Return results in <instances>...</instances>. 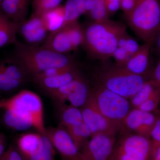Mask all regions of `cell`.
Here are the masks:
<instances>
[{
	"instance_id": "6da1fadb",
	"label": "cell",
	"mask_w": 160,
	"mask_h": 160,
	"mask_svg": "<svg viewBox=\"0 0 160 160\" xmlns=\"http://www.w3.org/2000/svg\"><path fill=\"white\" fill-rule=\"evenodd\" d=\"M84 30L82 46L88 56L104 62L112 57L119 39L127 31L126 25L109 19L102 22H92Z\"/></svg>"
},
{
	"instance_id": "7a4b0ae2",
	"label": "cell",
	"mask_w": 160,
	"mask_h": 160,
	"mask_svg": "<svg viewBox=\"0 0 160 160\" xmlns=\"http://www.w3.org/2000/svg\"><path fill=\"white\" fill-rule=\"evenodd\" d=\"M13 55L19 62L31 81L46 69L53 67L78 66L77 61L67 54H61L42 46H29L17 40Z\"/></svg>"
},
{
	"instance_id": "3957f363",
	"label": "cell",
	"mask_w": 160,
	"mask_h": 160,
	"mask_svg": "<svg viewBox=\"0 0 160 160\" xmlns=\"http://www.w3.org/2000/svg\"><path fill=\"white\" fill-rule=\"evenodd\" d=\"M148 77L135 74L124 66L104 65L95 74L96 82L106 89L129 99L149 81Z\"/></svg>"
},
{
	"instance_id": "277c9868",
	"label": "cell",
	"mask_w": 160,
	"mask_h": 160,
	"mask_svg": "<svg viewBox=\"0 0 160 160\" xmlns=\"http://www.w3.org/2000/svg\"><path fill=\"white\" fill-rule=\"evenodd\" d=\"M127 16V22L137 35L145 42L153 43L160 32L159 0H137Z\"/></svg>"
},
{
	"instance_id": "5b68a950",
	"label": "cell",
	"mask_w": 160,
	"mask_h": 160,
	"mask_svg": "<svg viewBox=\"0 0 160 160\" xmlns=\"http://www.w3.org/2000/svg\"><path fill=\"white\" fill-rule=\"evenodd\" d=\"M0 109H12L28 118L39 133L46 135L44 109L41 98L29 90H22L12 97L0 100Z\"/></svg>"
},
{
	"instance_id": "8992f818",
	"label": "cell",
	"mask_w": 160,
	"mask_h": 160,
	"mask_svg": "<svg viewBox=\"0 0 160 160\" xmlns=\"http://www.w3.org/2000/svg\"><path fill=\"white\" fill-rule=\"evenodd\" d=\"M91 92L101 113L121 130L131 109L129 101L97 82L91 89Z\"/></svg>"
},
{
	"instance_id": "52a82bcc",
	"label": "cell",
	"mask_w": 160,
	"mask_h": 160,
	"mask_svg": "<svg viewBox=\"0 0 160 160\" xmlns=\"http://www.w3.org/2000/svg\"><path fill=\"white\" fill-rule=\"evenodd\" d=\"M154 153L150 138L121 129L112 160H152Z\"/></svg>"
},
{
	"instance_id": "ba28073f",
	"label": "cell",
	"mask_w": 160,
	"mask_h": 160,
	"mask_svg": "<svg viewBox=\"0 0 160 160\" xmlns=\"http://www.w3.org/2000/svg\"><path fill=\"white\" fill-rule=\"evenodd\" d=\"M90 93L89 82L82 74L48 94L61 107L64 106L66 102H69V106L80 108L86 103Z\"/></svg>"
},
{
	"instance_id": "9c48e42d",
	"label": "cell",
	"mask_w": 160,
	"mask_h": 160,
	"mask_svg": "<svg viewBox=\"0 0 160 160\" xmlns=\"http://www.w3.org/2000/svg\"><path fill=\"white\" fill-rule=\"evenodd\" d=\"M83 122L90 130L91 137L101 133L117 134L120 129L100 112L91 92L86 103L79 108Z\"/></svg>"
},
{
	"instance_id": "30bf717a",
	"label": "cell",
	"mask_w": 160,
	"mask_h": 160,
	"mask_svg": "<svg viewBox=\"0 0 160 160\" xmlns=\"http://www.w3.org/2000/svg\"><path fill=\"white\" fill-rule=\"evenodd\" d=\"M117 135L101 133L90 138L81 151L85 160H112Z\"/></svg>"
},
{
	"instance_id": "8fae6325",
	"label": "cell",
	"mask_w": 160,
	"mask_h": 160,
	"mask_svg": "<svg viewBox=\"0 0 160 160\" xmlns=\"http://www.w3.org/2000/svg\"><path fill=\"white\" fill-rule=\"evenodd\" d=\"M46 135L51 141L61 160H85L67 130L62 126L46 128Z\"/></svg>"
},
{
	"instance_id": "7c38bea8",
	"label": "cell",
	"mask_w": 160,
	"mask_h": 160,
	"mask_svg": "<svg viewBox=\"0 0 160 160\" xmlns=\"http://www.w3.org/2000/svg\"><path fill=\"white\" fill-rule=\"evenodd\" d=\"M18 33L26 44L37 47L42 46L49 32L41 17L32 13L29 19L19 23Z\"/></svg>"
},
{
	"instance_id": "4fadbf2b",
	"label": "cell",
	"mask_w": 160,
	"mask_h": 160,
	"mask_svg": "<svg viewBox=\"0 0 160 160\" xmlns=\"http://www.w3.org/2000/svg\"><path fill=\"white\" fill-rule=\"evenodd\" d=\"M157 118L151 112L133 108L126 116L121 129L150 138Z\"/></svg>"
},
{
	"instance_id": "5bb4252c",
	"label": "cell",
	"mask_w": 160,
	"mask_h": 160,
	"mask_svg": "<svg viewBox=\"0 0 160 160\" xmlns=\"http://www.w3.org/2000/svg\"><path fill=\"white\" fill-rule=\"evenodd\" d=\"M153 44L152 42H146L140 46L138 50L132 56L124 67L135 74L149 77L147 74L150 65L149 55Z\"/></svg>"
},
{
	"instance_id": "9a60e30c",
	"label": "cell",
	"mask_w": 160,
	"mask_h": 160,
	"mask_svg": "<svg viewBox=\"0 0 160 160\" xmlns=\"http://www.w3.org/2000/svg\"><path fill=\"white\" fill-rule=\"evenodd\" d=\"M31 1L32 0H2L1 11L12 22L19 23L26 19Z\"/></svg>"
},
{
	"instance_id": "2e32d148",
	"label": "cell",
	"mask_w": 160,
	"mask_h": 160,
	"mask_svg": "<svg viewBox=\"0 0 160 160\" xmlns=\"http://www.w3.org/2000/svg\"><path fill=\"white\" fill-rule=\"evenodd\" d=\"M79 68L53 77L46 78L34 81L33 82L48 94L70 82L82 75Z\"/></svg>"
},
{
	"instance_id": "e0dca14e",
	"label": "cell",
	"mask_w": 160,
	"mask_h": 160,
	"mask_svg": "<svg viewBox=\"0 0 160 160\" xmlns=\"http://www.w3.org/2000/svg\"><path fill=\"white\" fill-rule=\"evenodd\" d=\"M0 71L8 77L19 81L24 85L31 81L22 66L13 55L0 58Z\"/></svg>"
},
{
	"instance_id": "ac0fdd59",
	"label": "cell",
	"mask_w": 160,
	"mask_h": 160,
	"mask_svg": "<svg viewBox=\"0 0 160 160\" xmlns=\"http://www.w3.org/2000/svg\"><path fill=\"white\" fill-rule=\"evenodd\" d=\"M42 47L61 54H67L73 49L66 28L49 33Z\"/></svg>"
},
{
	"instance_id": "d6986e66",
	"label": "cell",
	"mask_w": 160,
	"mask_h": 160,
	"mask_svg": "<svg viewBox=\"0 0 160 160\" xmlns=\"http://www.w3.org/2000/svg\"><path fill=\"white\" fill-rule=\"evenodd\" d=\"M18 25L19 23L12 22L0 11V49L16 42Z\"/></svg>"
},
{
	"instance_id": "ffe728a7",
	"label": "cell",
	"mask_w": 160,
	"mask_h": 160,
	"mask_svg": "<svg viewBox=\"0 0 160 160\" xmlns=\"http://www.w3.org/2000/svg\"><path fill=\"white\" fill-rule=\"evenodd\" d=\"M41 17L49 33L59 31L63 29L65 23L64 6L60 5L56 8L46 12Z\"/></svg>"
},
{
	"instance_id": "44dd1931",
	"label": "cell",
	"mask_w": 160,
	"mask_h": 160,
	"mask_svg": "<svg viewBox=\"0 0 160 160\" xmlns=\"http://www.w3.org/2000/svg\"><path fill=\"white\" fill-rule=\"evenodd\" d=\"M42 135L39 133H24L18 140L17 148L23 157L27 160L38 149Z\"/></svg>"
},
{
	"instance_id": "7402d4cb",
	"label": "cell",
	"mask_w": 160,
	"mask_h": 160,
	"mask_svg": "<svg viewBox=\"0 0 160 160\" xmlns=\"http://www.w3.org/2000/svg\"><path fill=\"white\" fill-rule=\"evenodd\" d=\"M3 120L9 128L17 131H25L33 127L32 122L28 118L12 109H5Z\"/></svg>"
},
{
	"instance_id": "603a6c76",
	"label": "cell",
	"mask_w": 160,
	"mask_h": 160,
	"mask_svg": "<svg viewBox=\"0 0 160 160\" xmlns=\"http://www.w3.org/2000/svg\"><path fill=\"white\" fill-rule=\"evenodd\" d=\"M86 1L87 0H67L64 6L65 21L63 28L69 24L77 22L80 17L85 13Z\"/></svg>"
},
{
	"instance_id": "cb8c5ba5",
	"label": "cell",
	"mask_w": 160,
	"mask_h": 160,
	"mask_svg": "<svg viewBox=\"0 0 160 160\" xmlns=\"http://www.w3.org/2000/svg\"><path fill=\"white\" fill-rule=\"evenodd\" d=\"M80 152L86 146L91 137L90 130L83 122L77 126H70L65 129Z\"/></svg>"
},
{
	"instance_id": "d4e9b609",
	"label": "cell",
	"mask_w": 160,
	"mask_h": 160,
	"mask_svg": "<svg viewBox=\"0 0 160 160\" xmlns=\"http://www.w3.org/2000/svg\"><path fill=\"white\" fill-rule=\"evenodd\" d=\"M62 107L61 126L66 129L70 126H77L83 122L82 116L79 108L71 106H64Z\"/></svg>"
},
{
	"instance_id": "484cf974",
	"label": "cell",
	"mask_w": 160,
	"mask_h": 160,
	"mask_svg": "<svg viewBox=\"0 0 160 160\" xmlns=\"http://www.w3.org/2000/svg\"><path fill=\"white\" fill-rule=\"evenodd\" d=\"M55 149L46 135H42L38 149L27 160H55Z\"/></svg>"
},
{
	"instance_id": "4316f807",
	"label": "cell",
	"mask_w": 160,
	"mask_h": 160,
	"mask_svg": "<svg viewBox=\"0 0 160 160\" xmlns=\"http://www.w3.org/2000/svg\"><path fill=\"white\" fill-rule=\"evenodd\" d=\"M158 88L160 87L156 86L150 81H147L140 90L129 99L131 108H138L141 104L148 99L155 90Z\"/></svg>"
},
{
	"instance_id": "83f0119b",
	"label": "cell",
	"mask_w": 160,
	"mask_h": 160,
	"mask_svg": "<svg viewBox=\"0 0 160 160\" xmlns=\"http://www.w3.org/2000/svg\"><path fill=\"white\" fill-rule=\"evenodd\" d=\"M64 28L66 29L73 50H77L80 46H82L85 38L84 28L78 21L69 24Z\"/></svg>"
},
{
	"instance_id": "f1b7e54d",
	"label": "cell",
	"mask_w": 160,
	"mask_h": 160,
	"mask_svg": "<svg viewBox=\"0 0 160 160\" xmlns=\"http://www.w3.org/2000/svg\"><path fill=\"white\" fill-rule=\"evenodd\" d=\"M62 0H32V14L41 16L46 12L59 6Z\"/></svg>"
},
{
	"instance_id": "f546056e",
	"label": "cell",
	"mask_w": 160,
	"mask_h": 160,
	"mask_svg": "<svg viewBox=\"0 0 160 160\" xmlns=\"http://www.w3.org/2000/svg\"><path fill=\"white\" fill-rule=\"evenodd\" d=\"M89 13L92 22H102L109 19L106 0H96L95 5Z\"/></svg>"
},
{
	"instance_id": "4dcf8cb0",
	"label": "cell",
	"mask_w": 160,
	"mask_h": 160,
	"mask_svg": "<svg viewBox=\"0 0 160 160\" xmlns=\"http://www.w3.org/2000/svg\"><path fill=\"white\" fill-rule=\"evenodd\" d=\"M118 47L125 49L132 56L138 50L140 46L126 31L119 39Z\"/></svg>"
},
{
	"instance_id": "1f68e13d",
	"label": "cell",
	"mask_w": 160,
	"mask_h": 160,
	"mask_svg": "<svg viewBox=\"0 0 160 160\" xmlns=\"http://www.w3.org/2000/svg\"><path fill=\"white\" fill-rule=\"evenodd\" d=\"M24 85L19 81L11 78L0 71V92H9L16 91Z\"/></svg>"
},
{
	"instance_id": "d6a6232c",
	"label": "cell",
	"mask_w": 160,
	"mask_h": 160,
	"mask_svg": "<svg viewBox=\"0 0 160 160\" xmlns=\"http://www.w3.org/2000/svg\"><path fill=\"white\" fill-rule=\"evenodd\" d=\"M78 67H79L78 66L66 67H53V68H49V69H46L45 71H43L40 74L35 76L34 77L32 78L31 81L34 82V81H37V80L42 79L44 78L53 77L59 75L60 74L69 72Z\"/></svg>"
},
{
	"instance_id": "836d02e7",
	"label": "cell",
	"mask_w": 160,
	"mask_h": 160,
	"mask_svg": "<svg viewBox=\"0 0 160 160\" xmlns=\"http://www.w3.org/2000/svg\"><path fill=\"white\" fill-rule=\"evenodd\" d=\"M160 99V88H157L152 95L138 108L142 111L152 112L157 108Z\"/></svg>"
},
{
	"instance_id": "e575fe53",
	"label": "cell",
	"mask_w": 160,
	"mask_h": 160,
	"mask_svg": "<svg viewBox=\"0 0 160 160\" xmlns=\"http://www.w3.org/2000/svg\"><path fill=\"white\" fill-rule=\"evenodd\" d=\"M150 139L153 145L154 152L160 147V118L157 117L150 134Z\"/></svg>"
},
{
	"instance_id": "d590c367",
	"label": "cell",
	"mask_w": 160,
	"mask_h": 160,
	"mask_svg": "<svg viewBox=\"0 0 160 160\" xmlns=\"http://www.w3.org/2000/svg\"><path fill=\"white\" fill-rule=\"evenodd\" d=\"M112 57L115 60L117 65L125 66L131 56L125 49L118 47L113 52Z\"/></svg>"
},
{
	"instance_id": "8d00e7d4",
	"label": "cell",
	"mask_w": 160,
	"mask_h": 160,
	"mask_svg": "<svg viewBox=\"0 0 160 160\" xmlns=\"http://www.w3.org/2000/svg\"><path fill=\"white\" fill-rule=\"evenodd\" d=\"M0 160H26L17 147L11 144L6 150Z\"/></svg>"
},
{
	"instance_id": "74e56055",
	"label": "cell",
	"mask_w": 160,
	"mask_h": 160,
	"mask_svg": "<svg viewBox=\"0 0 160 160\" xmlns=\"http://www.w3.org/2000/svg\"><path fill=\"white\" fill-rule=\"evenodd\" d=\"M150 79L149 81L153 83L156 86L160 87V61L157 64L156 66L152 72L151 74L149 75Z\"/></svg>"
},
{
	"instance_id": "f35d334b",
	"label": "cell",
	"mask_w": 160,
	"mask_h": 160,
	"mask_svg": "<svg viewBox=\"0 0 160 160\" xmlns=\"http://www.w3.org/2000/svg\"><path fill=\"white\" fill-rule=\"evenodd\" d=\"M137 0H121L120 8L125 12L126 15L128 14L134 8Z\"/></svg>"
},
{
	"instance_id": "ab89813d",
	"label": "cell",
	"mask_w": 160,
	"mask_h": 160,
	"mask_svg": "<svg viewBox=\"0 0 160 160\" xmlns=\"http://www.w3.org/2000/svg\"><path fill=\"white\" fill-rule=\"evenodd\" d=\"M106 9L108 14H114L120 8V2H106Z\"/></svg>"
},
{
	"instance_id": "60d3db41",
	"label": "cell",
	"mask_w": 160,
	"mask_h": 160,
	"mask_svg": "<svg viewBox=\"0 0 160 160\" xmlns=\"http://www.w3.org/2000/svg\"><path fill=\"white\" fill-rule=\"evenodd\" d=\"M96 0H87L85 4L86 13H89L95 5Z\"/></svg>"
},
{
	"instance_id": "b9f144b4",
	"label": "cell",
	"mask_w": 160,
	"mask_h": 160,
	"mask_svg": "<svg viewBox=\"0 0 160 160\" xmlns=\"http://www.w3.org/2000/svg\"><path fill=\"white\" fill-rule=\"evenodd\" d=\"M160 32L158 33L157 35L156 36L154 40V42H153V43H155V45L157 51V52L159 54H160Z\"/></svg>"
},
{
	"instance_id": "7bdbcfd3",
	"label": "cell",
	"mask_w": 160,
	"mask_h": 160,
	"mask_svg": "<svg viewBox=\"0 0 160 160\" xmlns=\"http://www.w3.org/2000/svg\"><path fill=\"white\" fill-rule=\"evenodd\" d=\"M152 160H160V147L155 152Z\"/></svg>"
},
{
	"instance_id": "ee69618b",
	"label": "cell",
	"mask_w": 160,
	"mask_h": 160,
	"mask_svg": "<svg viewBox=\"0 0 160 160\" xmlns=\"http://www.w3.org/2000/svg\"><path fill=\"white\" fill-rule=\"evenodd\" d=\"M6 142V137L4 134L0 133V144Z\"/></svg>"
},
{
	"instance_id": "f6af8a7d",
	"label": "cell",
	"mask_w": 160,
	"mask_h": 160,
	"mask_svg": "<svg viewBox=\"0 0 160 160\" xmlns=\"http://www.w3.org/2000/svg\"><path fill=\"white\" fill-rule=\"evenodd\" d=\"M121 0H106V2H120Z\"/></svg>"
},
{
	"instance_id": "bcb514c9",
	"label": "cell",
	"mask_w": 160,
	"mask_h": 160,
	"mask_svg": "<svg viewBox=\"0 0 160 160\" xmlns=\"http://www.w3.org/2000/svg\"><path fill=\"white\" fill-rule=\"evenodd\" d=\"M1 2H2V0H0V5H1Z\"/></svg>"
}]
</instances>
